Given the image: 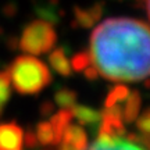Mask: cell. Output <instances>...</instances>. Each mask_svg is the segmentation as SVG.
<instances>
[{
	"instance_id": "6da1fadb",
	"label": "cell",
	"mask_w": 150,
	"mask_h": 150,
	"mask_svg": "<svg viewBox=\"0 0 150 150\" xmlns=\"http://www.w3.org/2000/svg\"><path fill=\"white\" fill-rule=\"evenodd\" d=\"M91 63L112 82H135L150 75V27L134 18H108L91 36Z\"/></svg>"
},
{
	"instance_id": "7a4b0ae2",
	"label": "cell",
	"mask_w": 150,
	"mask_h": 150,
	"mask_svg": "<svg viewBox=\"0 0 150 150\" xmlns=\"http://www.w3.org/2000/svg\"><path fill=\"white\" fill-rule=\"evenodd\" d=\"M7 74L14 89L21 95H36L52 81L47 65L31 56L17 57Z\"/></svg>"
},
{
	"instance_id": "3957f363",
	"label": "cell",
	"mask_w": 150,
	"mask_h": 150,
	"mask_svg": "<svg viewBox=\"0 0 150 150\" xmlns=\"http://www.w3.org/2000/svg\"><path fill=\"white\" fill-rule=\"evenodd\" d=\"M57 35L52 24L45 20H36L24 28L18 47L29 54H45L54 47Z\"/></svg>"
},
{
	"instance_id": "277c9868",
	"label": "cell",
	"mask_w": 150,
	"mask_h": 150,
	"mask_svg": "<svg viewBox=\"0 0 150 150\" xmlns=\"http://www.w3.org/2000/svg\"><path fill=\"white\" fill-rule=\"evenodd\" d=\"M132 139L120 138H100L97 136L96 142L86 150H147L145 146L138 140V136L131 135Z\"/></svg>"
},
{
	"instance_id": "5b68a950",
	"label": "cell",
	"mask_w": 150,
	"mask_h": 150,
	"mask_svg": "<svg viewBox=\"0 0 150 150\" xmlns=\"http://www.w3.org/2000/svg\"><path fill=\"white\" fill-rule=\"evenodd\" d=\"M24 132L16 122L0 124V150H22Z\"/></svg>"
},
{
	"instance_id": "8992f818",
	"label": "cell",
	"mask_w": 150,
	"mask_h": 150,
	"mask_svg": "<svg viewBox=\"0 0 150 150\" xmlns=\"http://www.w3.org/2000/svg\"><path fill=\"white\" fill-rule=\"evenodd\" d=\"M88 136L85 129L79 125H68L60 140L59 150H86Z\"/></svg>"
},
{
	"instance_id": "52a82bcc",
	"label": "cell",
	"mask_w": 150,
	"mask_h": 150,
	"mask_svg": "<svg viewBox=\"0 0 150 150\" xmlns=\"http://www.w3.org/2000/svg\"><path fill=\"white\" fill-rule=\"evenodd\" d=\"M71 112H72V118H76L78 122L83 127L96 128L100 125V121H102V114L97 110L88 107V106L74 104L71 107Z\"/></svg>"
},
{
	"instance_id": "ba28073f",
	"label": "cell",
	"mask_w": 150,
	"mask_h": 150,
	"mask_svg": "<svg viewBox=\"0 0 150 150\" xmlns=\"http://www.w3.org/2000/svg\"><path fill=\"white\" fill-rule=\"evenodd\" d=\"M103 14V6L99 4L91 6L89 8L75 7V24L81 28H92Z\"/></svg>"
},
{
	"instance_id": "9c48e42d",
	"label": "cell",
	"mask_w": 150,
	"mask_h": 150,
	"mask_svg": "<svg viewBox=\"0 0 150 150\" xmlns=\"http://www.w3.org/2000/svg\"><path fill=\"white\" fill-rule=\"evenodd\" d=\"M49 63L57 74L63 75V76H70L72 74V67H71L70 60L67 57L65 49L59 47L53 50L49 54Z\"/></svg>"
},
{
	"instance_id": "30bf717a",
	"label": "cell",
	"mask_w": 150,
	"mask_h": 150,
	"mask_svg": "<svg viewBox=\"0 0 150 150\" xmlns=\"http://www.w3.org/2000/svg\"><path fill=\"white\" fill-rule=\"evenodd\" d=\"M140 111V95L139 92L131 91L128 97L122 103V121L134 122Z\"/></svg>"
},
{
	"instance_id": "8fae6325",
	"label": "cell",
	"mask_w": 150,
	"mask_h": 150,
	"mask_svg": "<svg viewBox=\"0 0 150 150\" xmlns=\"http://www.w3.org/2000/svg\"><path fill=\"white\" fill-rule=\"evenodd\" d=\"M71 120H72V112H71V108H61L59 112L53 114L50 117V124L53 125L54 134H56V140L57 143H60L61 140V136L64 134L65 128L70 125Z\"/></svg>"
},
{
	"instance_id": "7c38bea8",
	"label": "cell",
	"mask_w": 150,
	"mask_h": 150,
	"mask_svg": "<svg viewBox=\"0 0 150 150\" xmlns=\"http://www.w3.org/2000/svg\"><path fill=\"white\" fill-rule=\"evenodd\" d=\"M35 136H36L38 145H57L56 134H54L53 125L50 124V121H43V122L39 124L36 127V131H35Z\"/></svg>"
},
{
	"instance_id": "4fadbf2b",
	"label": "cell",
	"mask_w": 150,
	"mask_h": 150,
	"mask_svg": "<svg viewBox=\"0 0 150 150\" xmlns=\"http://www.w3.org/2000/svg\"><path fill=\"white\" fill-rule=\"evenodd\" d=\"M129 89L125 85H117L114 86L110 93H108L106 103H104V108L107 107H112V106H117V104H122L124 100L128 97L129 95Z\"/></svg>"
},
{
	"instance_id": "5bb4252c",
	"label": "cell",
	"mask_w": 150,
	"mask_h": 150,
	"mask_svg": "<svg viewBox=\"0 0 150 150\" xmlns=\"http://www.w3.org/2000/svg\"><path fill=\"white\" fill-rule=\"evenodd\" d=\"M54 100L61 108H71L76 102V93L68 88H60L54 93Z\"/></svg>"
},
{
	"instance_id": "9a60e30c",
	"label": "cell",
	"mask_w": 150,
	"mask_h": 150,
	"mask_svg": "<svg viewBox=\"0 0 150 150\" xmlns=\"http://www.w3.org/2000/svg\"><path fill=\"white\" fill-rule=\"evenodd\" d=\"M10 99V78L7 72H0V114Z\"/></svg>"
},
{
	"instance_id": "2e32d148",
	"label": "cell",
	"mask_w": 150,
	"mask_h": 150,
	"mask_svg": "<svg viewBox=\"0 0 150 150\" xmlns=\"http://www.w3.org/2000/svg\"><path fill=\"white\" fill-rule=\"evenodd\" d=\"M71 63H72V65H71L72 70L78 71V72H82L86 67L91 65V56H89L88 52H79V53H76L72 57Z\"/></svg>"
},
{
	"instance_id": "e0dca14e",
	"label": "cell",
	"mask_w": 150,
	"mask_h": 150,
	"mask_svg": "<svg viewBox=\"0 0 150 150\" xmlns=\"http://www.w3.org/2000/svg\"><path fill=\"white\" fill-rule=\"evenodd\" d=\"M136 125L138 129L146 136H150V107L146 110L143 114H139L136 118Z\"/></svg>"
},
{
	"instance_id": "ac0fdd59",
	"label": "cell",
	"mask_w": 150,
	"mask_h": 150,
	"mask_svg": "<svg viewBox=\"0 0 150 150\" xmlns=\"http://www.w3.org/2000/svg\"><path fill=\"white\" fill-rule=\"evenodd\" d=\"M83 74H85V76L88 78L89 81H93L97 78V75H99V72L96 71V68L93 67V65H89V67H86L85 70L82 71Z\"/></svg>"
},
{
	"instance_id": "d6986e66",
	"label": "cell",
	"mask_w": 150,
	"mask_h": 150,
	"mask_svg": "<svg viewBox=\"0 0 150 150\" xmlns=\"http://www.w3.org/2000/svg\"><path fill=\"white\" fill-rule=\"evenodd\" d=\"M25 143H27L28 147H35V146H38V140H36V136H35V132H32V131L27 132Z\"/></svg>"
},
{
	"instance_id": "ffe728a7",
	"label": "cell",
	"mask_w": 150,
	"mask_h": 150,
	"mask_svg": "<svg viewBox=\"0 0 150 150\" xmlns=\"http://www.w3.org/2000/svg\"><path fill=\"white\" fill-rule=\"evenodd\" d=\"M147 14H149V20H150V0H147Z\"/></svg>"
}]
</instances>
